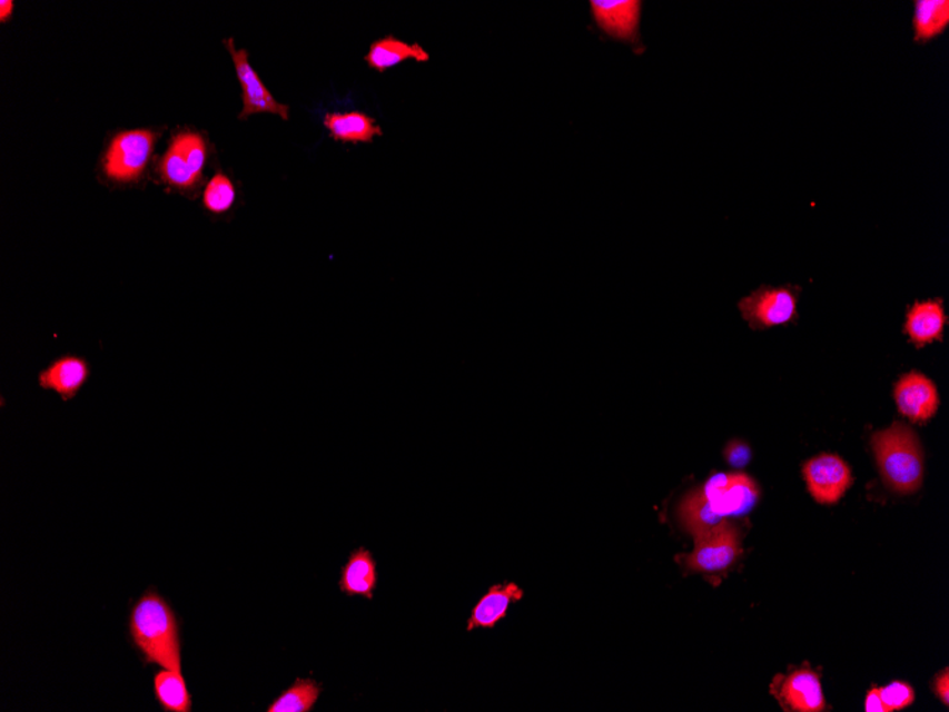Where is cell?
I'll use <instances>...</instances> for the list:
<instances>
[{"mask_svg": "<svg viewBox=\"0 0 949 712\" xmlns=\"http://www.w3.org/2000/svg\"><path fill=\"white\" fill-rule=\"evenodd\" d=\"M936 693L943 704H949V671L943 670L936 680Z\"/></svg>", "mask_w": 949, "mask_h": 712, "instance_id": "obj_25", "label": "cell"}, {"mask_svg": "<svg viewBox=\"0 0 949 712\" xmlns=\"http://www.w3.org/2000/svg\"><path fill=\"white\" fill-rule=\"evenodd\" d=\"M778 679L781 684L778 688L779 693L774 694L779 696L784 709L798 712H822L828 709L819 675L812 670H797L788 678Z\"/></svg>", "mask_w": 949, "mask_h": 712, "instance_id": "obj_13", "label": "cell"}, {"mask_svg": "<svg viewBox=\"0 0 949 712\" xmlns=\"http://www.w3.org/2000/svg\"><path fill=\"white\" fill-rule=\"evenodd\" d=\"M154 694L160 709L166 712H191L192 696L189 694L182 673L172 670L158 671L154 678Z\"/></svg>", "mask_w": 949, "mask_h": 712, "instance_id": "obj_20", "label": "cell"}, {"mask_svg": "<svg viewBox=\"0 0 949 712\" xmlns=\"http://www.w3.org/2000/svg\"><path fill=\"white\" fill-rule=\"evenodd\" d=\"M590 9L594 22L605 34L620 42L643 48L640 40V20L643 2L640 0H592Z\"/></svg>", "mask_w": 949, "mask_h": 712, "instance_id": "obj_10", "label": "cell"}, {"mask_svg": "<svg viewBox=\"0 0 949 712\" xmlns=\"http://www.w3.org/2000/svg\"><path fill=\"white\" fill-rule=\"evenodd\" d=\"M325 127L336 141L360 145L373 142L374 138L384 135L383 128L372 116L363 111L328 112L325 116Z\"/></svg>", "mask_w": 949, "mask_h": 712, "instance_id": "obj_17", "label": "cell"}, {"mask_svg": "<svg viewBox=\"0 0 949 712\" xmlns=\"http://www.w3.org/2000/svg\"><path fill=\"white\" fill-rule=\"evenodd\" d=\"M799 288L761 286L740 301L743 319L753 329L788 325L798 316Z\"/></svg>", "mask_w": 949, "mask_h": 712, "instance_id": "obj_7", "label": "cell"}, {"mask_svg": "<svg viewBox=\"0 0 949 712\" xmlns=\"http://www.w3.org/2000/svg\"><path fill=\"white\" fill-rule=\"evenodd\" d=\"M364 60L368 68L384 73L407 60L427 63L429 55L418 43L409 44L395 36H384L382 39L374 40Z\"/></svg>", "mask_w": 949, "mask_h": 712, "instance_id": "obj_18", "label": "cell"}, {"mask_svg": "<svg viewBox=\"0 0 949 712\" xmlns=\"http://www.w3.org/2000/svg\"><path fill=\"white\" fill-rule=\"evenodd\" d=\"M378 582L377 562L372 552L366 547H358L348 556V561L342 568L338 589L346 596H362L373 601Z\"/></svg>", "mask_w": 949, "mask_h": 712, "instance_id": "obj_16", "label": "cell"}, {"mask_svg": "<svg viewBox=\"0 0 949 712\" xmlns=\"http://www.w3.org/2000/svg\"><path fill=\"white\" fill-rule=\"evenodd\" d=\"M12 13H13L12 0H2V2H0V20H2V22H7V20L10 19V17H12Z\"/></svg>", "mask_w": 949, "mask_h": 712, "instance_id": "obj_27", "label": "cell"}, {"mask_svg": "<svg viewBox=\"0 0 949 712\" xmlns=\"http://www.w3.org/2000/svg\"><path fill=\"white\" fill-rule=\"evenodd\" d=\"M322 684L312 679H297L268 706V712H310L322 694Z\"/></svg>", "mask_w": 949, "mask_h": 712, "instance_id": "obj_21", "label": "cell"}, {"mask_svg": "<svg viewBox=\"0 0 949 712\" xmlns=\"http://www.w3.org/2000/svg\"><path fill=\"white\" fill-rule=\"evenodd\" d=\"M946 325L947 316L942 299L916 301L907 310L904 329L917 346L921 347L933 340H940Z\"/></svg>", "mask_w": 949, "mask_h": 712, "instance_id": "obj_14", "label": "cell"}, {"mask_svg": "<svg viewBox=\"0 0 949 712\" xmlns=\"http://www.w3.org/2000/svg\"><path fill=\"white\" fill-rule=\"evenodd\" d=\"M915 4V42L926 44L940 38L949 26L948 0H917Z\"/></svg>", "mask_w": 949, "mask_h": 712, "instance_id": "obj_19", "label": "cell"}, {"mask_svg": "<svg viewBox=\"0 0 949 712\" xmlns=\"http://www.w3.org/2000/svg\"><path fill=\"white\" fill-rule=\"evenodd\" d=\"M225 46L233 56L236 75H238L240 87H243L244 109L240 111L239 120L249 119L250 116L260 115V112H271V115L280 116L284 120H289L290 107L276 100L268 87L260 80L259 75L249 63V51L236 49L234 39H228Z\"/></svg>", "mask_w": 949, "mask_h": 712, "instance_id": "obj_8", "label": "cell"}, {"mask_svg": "<svg viewBox=\"0 0 949 712\" xmlns=\"http://www.w3.org/2000/svg\"><path fill=\"white\" fill-rule=\"evenodd\" d=\"M880 695L886 712L904 710L915 703L916 700V693L911 689V685L901 683V681H896V683H891L887 688H881Z\"/></svg>", "mask_w": 949, "mask_h": 712, "instance_id": "obj_23", "label": "cell"}, {"mask_svg": "<svg viewBox=\"0 0 949 712\" xmlns=\"http://www.w3.org/2000/svg\"><path fill=\"white\" fill-rule=\"evenodd\" d=\"M866 711L867 712H886L884 704H882L880 689H871L869 694H867L866 699Z\"/></svg>", "mask_w": 949, "mask_h": 712, "instance_id": "obj_26", "label": "cell"}, {"mask_svg": "<svg viewBox=\"0 0 949 712\" xmlns=\"http://www.w3.org/2000/svg\"><path fill=\"white\" fill-rule=\"evenodd\" d=\"M803 476L813 500L822 505L838 504L853 481L846 461L832 454L809 459L804 464Z\"/></svg>", "mask_w": 949, "mask_h": 712, "instance_id": "obj_9", "label": "cell"}, {"mask_svg": "<svg viewBox=\"0 0 949 712\" xmlns=\"http://www.w3.org/2000/svg\"><path fill=\"white\" fill-rule=\"evenodd\" d=\"M759 498L755 481L743 473L716 474L691 491L680 505V520L692 536L714 530L728 516L751 512Z\"/></svg>", "mask_w": 949, "mask_h": 712, "instance_id": "obj_1", "label": "cell"}, {"mask_svg": "<svg viewBox=\"0 0 949 712\" xmlns=\"http://www.w3.org/2000/svg\"><path fill=\"white\" fill-rule=\"evenodd\" d=\"M208 160V145L201 132L181 131L174 136L158 171L167 186L188 191L198 186Z\"/></svg>", "mask_w": 949, "mask_h": 712, "instance_id": "obj_4", "label": "cell"}, {"mask_svg": "<svg viewBox=\"0 0 949 712\" xmlns=\"http://www.w3.org/2000/svg\"><path fill=\"white\" fill-rule=\"evenodd\" d=\"M723 455H725L728 464L733 468L747 467V465L751 463L752 458L749 445L738 442V439H733V442L726 445L725 449H723Z\"/></svg>", "mask_w": 949, "mask_h": 712, "instance_id": "obj_24", "label": "cell"}, {"mask_svg": "<svg viewBox=\"0 0 949 712\" xmlns=\"http://www.w3.org/2000/svg\"><path fill=\"white\" fill-rule=\"evenodd\" d=\"M884 484L899 494H915L925 478V455L915 429L894 423L871 437Z\"/></svg>", "mask_w": 949, "mask_h": 712, "instance_id": "obj_3", "label": "cell"}, {"mask_svg": "<svg viewBox=\"0 0 949 712\" xmlns=\"http://www.w3.org/2000/svg\"><path fill=\"white\" fill-rule=\"evenodd\" d=\"M158 140L150 130L122 131L112 138L102 160L106 177L118 184L138 181L146 170Z\"/></svg>", "mask_w": 949, "mask_h": 712, "instance_id": "obj_5", "label": "cell"}, {"mask_svg": "<svg viewBox=\"0 0 949 712\" xmlns=\"http://www.w3.org/2000/svg\"><path fill=\"white\" fill-rule=\"evenodd\" d=\"M523 594L522 589L513 582L492 586L475 604L466 630L494 629L506 617L511 604L522 601Z\"/></svg>", "mask_w": 949, "mask_h": 712, "instance_id": "obj_15", "label": "cell"}, {"mask_svg": "<svg viewBox=\"0 0 949 712\" xmlns=\"http://www.w3.org/2000/svg\"><path fill=\"white\" fill-rule=\"evenodd\" d=\"M235 202L236 188L233 179L223 172L210 178L202 196L205 209L214 215H224L234 208Z\"/></svg>", "mask_w": 949, "mask_h": 712, "instance_id": "obj_22", "label": "cell"}, {"mask_svg": "<svg viewBox=\"0 0 949 712\" xmlns=\"http://www.w3.org/2000/svg\"><path fill=\"white\" fill-rule=\"evenodd\" d=\"M694 552L686 566L696 573H720L733 565L742 553L740 530L731 521L722 522L702 534L694 535Z\"/></svg>", "mask_w": 949, "mask_h": 712, "instance_id": "obj_6", "label": "cell"}, {"mask_svg": "<svg viewBox=\"0 0 949 712\" xmlns=\"http://www.w3.org/2000/svg\"><path fill=\"white\" fill-rule=\"evenodd\" d=\"M131 643L146 665H160L182 673V644L179 622L171 604L148 589L131 609L128 620Z\"/></svg>", "mask_w": 949, "mask_h": 712, "instance_id": "obj_2", "label": "cell"}, {"mask_svg": "<svg viewBox=\"0 0 949 712\" xmlns=\"http://www.w3.org/2000/svg\"><path fill=\"white\" fill-rule=\"evenodd\" d=\"M91 377V365L83 356L61 355L53 358L38 374L39 387L58 394L61 402L69 403L79 396Z\"/></svg>", "mask_w": 949, "mask_h": 712, "instance_id": "obj_11", "label": "cell"}, {"mask_svg": "<svg viewBox=\"0 0 949 712\" xmlns=\"http://www.w3.org/2000/svg\"><path fill=\"white\" fill-rule=\"evenodd\" d=\"M894 398L902 416L912 423L927 422L940 407L937 387L925 374L912 372L896 384Z\"/></svg>", "mask_w": 949, "mask_h": 712, "instance_id": "obj_12", "label": "cell"}]
</instances>
